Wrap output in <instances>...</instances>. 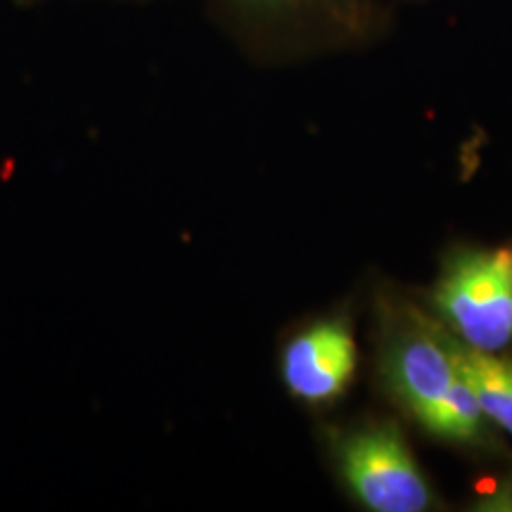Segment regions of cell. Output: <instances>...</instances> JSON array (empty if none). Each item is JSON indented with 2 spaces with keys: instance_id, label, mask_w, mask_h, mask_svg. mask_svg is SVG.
<instances>
[{
  "instance_id": "obj_1",
  "label": "cell",
  "mask_w": 512,
  "mask_h": 512,
  "mask_svg": "<svg viewBox=\"0 0 512 512\" xmlns=\"http://www.w3.org/2000/svg\"><path fill=\"white\" fill-rule=\"evenodd\" d=\"M380 373L387 392L422 430L458 446H484L491 422L467 380L460 344L441 323L399 309L384 328Z\"/></svg>"
},
{
  "instance_id": "obj_2",
  "label": "cell",
  "mask_w": 512,
  "mask_h": 512,
  "mask_svg": "<svg viewBox=\"0 0 512 512\" xmlns=\"http://www.w3.org/2000/svg\"><path fill=\"white\" fill-rule=\"evenodd\" d=\"M432 304L463 347L482 354L512 347V247L453 254L434 285Z\"/></svg>"
},
{
  "instance_id": "obj_3",
  "label": "cell",
  "mask_w": 512,
  "mask_h": 512,
  "mask_svg": "<svg viewBox=\"0 0 512 512\" xmlns=\"http://www.w3.org/2000/svg\"><path fill=\"white\" fill-rule=\"evenodd\" d=\"M332 453L342 482L354 498L375 512H425L434 508L418 460L392 422H375L339 434Z\"/></svg>"
},
{
  "instance_id": "obj_4",
  "label": "cell",
  "mask_w": 512,
  "mask_h": 512,
  "mask_svg": "<svg viewBox=\"0 0 512 512\" xmlns=\"http://www.w3.org/2000/svg\"><path fill=\"white\" fill-rule=\"evenodd\" d=\"M358 347L347 318H320L297 330L280 351L285 389L306 406H325L347 394Z\"/></svg>"
},
{
  "instance_id": "obj_5",
  "label": "cell",
  "mask_w": 512,
  "mask_h": 512,
  "mask_svg": "<svg viewBox=\"0 0 512 512\" xmlns=\"http://www.w3.org/2000/svg\"><path fill=\"white\" fill-rule=\"evenodd\" d=\"M460 361L486 418L512 437V363L498 354H482L463 344H460Z\"/></svg>"
},
{
  "instance_id": "obj_6",
  "label": "cell",
  "mask_w": 512,
  "mask_h": 512,
  "mask_svg": "<svg viewBox=\"0 0 512 512\" xmlns=\"http://www.w3.org/2000/svg\"><path fill=\"white\" fill-rule=\"evenodd\" d=\"M235 3L245 5L252 10H264V12H280V10H294L309 5L313 0H235Z\"/></svg>"
},
{
  "instance_id": "obj_7",
  "label": "cell",
  "mask_w": 512,
  "mask_h": 512,
  "mask_svg": "<svg viewBox=\"0 0 512 512\" xmlns=\"http://www.w3.org/2000/svg\"><path fill=\"white\" fill-rule=\"evenodd\" d=\"M482 503H486L479 505L482 510H512V479L503 482L496 491H491V496L484 498Z\"/></svg>"
}]
</instances>
